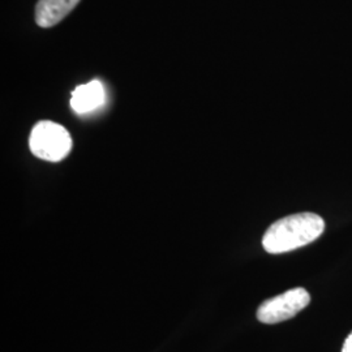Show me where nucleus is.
Here are the masks:
<instances>
[{
	"mask_svg": "<svg viewBox=\"0 0 352 352\" xmlns=\"http://www.w3.org/2000/svg\"><path fill=\"white\" fill-rule=\"evenodd\" d=\"M325 230V221L315 213H299L278 219L263 238L265 251L280 254L295 251L318 239Z\"/></svg>",
	"mask_w": 352,
	"mask_h": 352,
	"instance_id": "f257e3e1",
	"label": "nucleus"
},
{
	"mask_svg": "<svg viewBox=\"0 0 352 352\" xmlns=\"http://www.w3.org/2000/svg\"><path fill=\"white\" fill-rule=\"evenodd\" d=\"M30 151L43 161L59 162L72 149V138L63 126L50 120L38 122L29 138Z\"/></svg>",
	"mask_w": 352,
	"mask_h": 352,
	"instance_id": "f03ea898",
	"label": "nucleus"
},
{
	"mask_svg": "<svg viewBox=\"0 0 352 352\" xmlns=\"http://www.w3.org/2000/svg\"><path fill=\"white\" fill-rule=\"evenodd\" d=\"M311 302L309 292L302 287L289 289L278 296L265 300L257 309L260 322L273 325L289 320L302 312Z\"/></svg>",
	"mask_w": 352,
	"mask_h": 352,
	"instance_id": "7ed1b4c3",
	"label": "nucleus"
},
{
	"mask_svg": "<svg viewBox=\"0 0 352 352\" xmlns=\"http://www.w3.org/2000/svg\"><path fill=\"white\" fill-rule=\"evenodd\" d=\"M80 0H38L36 23L41 28H51L60 23Z\"/></svg>",
	"mask_w": 352,
	"mask_h": 352,
	"instance_id": "20e7f679",
	"label": "nucleus"
},
{
	"mask_svg": "<svg viewBox=\"0 0 352 352\" xmlns=\"http://www.w3.org/2000/svg\"><path fill=\"white\" fill-rule=\"evenodd\" d=\"M104 101V90L98 80L80 85L72 91L71 107L77 113H87L98 109Z\"/></svg>",
	"mask_w": 352,
	"mask_h": 352,
	"instance_id": "39448f33",
	"label": "nucleus"
},
{
	"mask_svg": "<svg viewBox=\"0 0 352 352\" xmlns=\"http://www.w3.org/2000/svg\"><path fill=\"white\" fill-rule=\"evenodd\" d=\"M342 352H352V333L344 340L343 347H342Z\"/></svg>",
	"mask_w": 352,
	"mask_h": 352,
	"instance_id": "423d86ee",
	"label": "nucleus"
}]
</instances>
